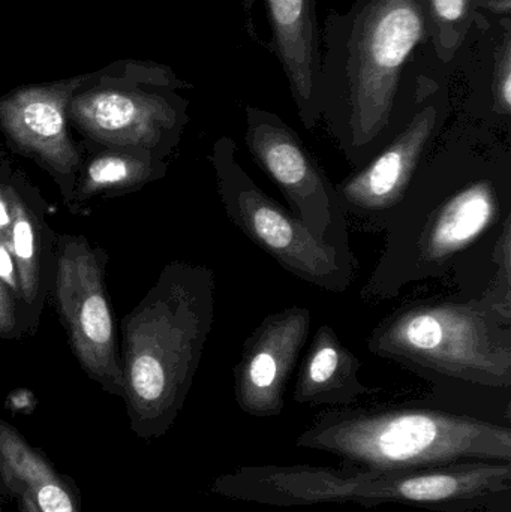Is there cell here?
Masks as SVG:
<instances>
[{"instance_id":"obj_6","label":"cell","mask_w":511,"mask_h":512,"mask_svg":"<svg viewBox=\"0 0 511 512\" xmlns=\"http://www.w3.org/2000/svg\"><path fill=\"white\" fill-rule=\"evenodd\" d=\"M215 315V276L171 264L126 324L125 394L135 435H165L191 390Z\"/></svg>"},{"instance_id":"obj_11","label":"cell","mask_w":511,"mask_h":512,"mask_svg":"<svg viewBox=\"0 0 511 512\" xmlns=\"http://www.w3.org/2000/svg\"><path fill=\"white\" fill-rule=\"evenodd\" d=\"M56 294L81 366L104 390L123 396L125 376L117 363L101 264L83 239L68 240L60 251Z\"/></svg>"},{"instance_id":"obj_10","label":"cell","mask_w":511,"mask_h":512,"mask_svg":"<svg viewBox=\"0 0 511 512\" xmlns=\"http://www.w3.org/2000/svg\"><path fill=\"white\" fill-rule=\"evenodd\" d=\"M245 144L255 164L278 186L288 210L312 234L347 254L348 215L336 185L327 179L311 150L294 129L272 111L245 108Z\"/></svg>"},{"instance_id":"obj_16","label":"cell","mask_w":511,"mask_h":512,"mask_svg":"<svg viewBox=\"0 0 511 512\" xmlns=\"http://www.w3.org/2000/svg\"><path fill=\"white\" fill-rule=\"evenodd\" d=\"M0 490L6 496L26 492L39 512H83L74 483L27 442L15 427L0 420Z\"/></svg>"},{"instance_id":"obj_3","label":"cell","mask_w":511,"mask_h":512,"mask_svg":"<svg viewBox=\"0 0 511 512\" xmlns=\"http://www.w3.org/2000/svg\"><path fill=\"white\" fill-rule=\"evenodd\" d=\"M366 346L429 382L428 402L511 426V324L474 298L408 301Z\"/></svg>"},{"instance_id":"obj_13","label":"cell","mask_w":511,"mask_h":512,"mask_svg":"<svg viewBox=\"0 0 511 512\" xmlns=\"http://www.w3.org/2000/svg\"><path fill=\"white\" fill-rule=\"evenodd\" d=\"M312 313L290 306L270 313L246 337L234 366V399L254 418L279 417L285 408L288 382L311 333Z\"/></svg>"},{"instance_id":"obj_21","label":"cell","mask_w":511,"mask_h":512,"mask_svg":"<svg viewBox=\"0 0 511 512\" xmlns=\"http://www.w3.org/2000/svg\"><path fill=\"white\" fill-rule=\"evenodd\" d=\"M0 280L6 286H9L12 291H17L18 280L15 276V265L12 262L11 254H9L8 245H6L2 236H0Z\"/></svg>"},{"instance_id":"obj_24","label":"cell","mask_w":511,"mask_h":512,"mask_svg":"<svg viewBox=\"0 0 511 512\" xmlns=\"http://www.w3.org/2000/svg\"><path fill=\"white\" fill-rule=\"evenodd\" d=\"M8 227H11V210L6 206L5 201L0 198V231Z\"/></svg>"},{"instance_id":"obj_8","label":"cell","mask_w":511,"mask_h":512,"mask_svg":"<svg viewBox=\"0 0 511 512\" xmlns=\"http://www.w3.org/2000/svg\"><path fill=\"white\" fill-rule=\"evenodd\" d=\"M210 164L225 215L243 236L303 282L327 292L350 288L356 277V256L318 239L290 210L269 197L240 164L230 137L213 144Z\"/></svg>"},{"instance_id":"obj_27","label":"cell","mask_w":511,"mask_h":512,"mask_svg":"<svg viewBox=\"0 0 511 512\" xmlns=\"http://www.w3.org/2000/svg\"><path fill=\"white\" fill-rule=\"evenodd\" d=\"M0 512H2V511H0Z\"/></svg>"},{"instance_id":"obj_7","label":"cell","mask_w":511,"mask_h":512,"mask_svg":"<svg viewBox=\"0 0 511 512\" xmlns=\"http://www.w3.org/2000/svg\"><path fill=\"white\" fill-rule=\"evenodd\" d=\"M170 66L122 59L89 72L68 105V119L90 140L129 150L170 149L188 123L191 89Z\"/></svg>"},{"instance_id":"obj_22","label":"cell","mask_w":511,"mask_h":512,"mask_svg":"<svg viewBox=\"0 0 511 512\" xmlns=\"http://www.w3.org/2000/svg\"><path fill=\"white\" fill-rule=\"evenodd\" d=\"M14 328V307L6 292L5 283L0 280V333Z\"/></svg>"},{"instance_id":"obj_1","label":"cell","mask_w":511,"mask_h":512,"mask_svg":"<svg viewBox=\"0 0 511 512\" xmlns=\"http://www.w3.org/2000/svg\"><path fill=\"white\" fill-rule=\"evenodd\" d=\"M511 221V150L482 128L441 134L384 219L383 252L363 300H392L413 283L482 271Z\"/></svg>"},{"instance_id":"obj_20","label":"cell","mask_w":511,"mask_h":512,"mask_svg":"<svg viewBox=\"0 0 511 512\" xmlns=\"http://www.w3.org/2000/svg\"><path fill=\"white\" fill-rule=\"evenodd\" d=\"M11 251L15 256L18 283L24 300L32 303L39 288V258L36 233L24 204L11 195Z\"/></svg>"},{"instance_id":"obj_23","label":"cell","mask_w":511,"mask_h":512,"mask_svg":"<svg viewBox=\"0 0 511 512\" xmlns=\"http://www.w3.org/2000/svg\"><path fill=\"white\" fill-rule=\"evenodd\" d=\"M9 498L15 499V502H17L18 512H39L36 510L32 498L26 492H14Z\"/></svg>"},{"instance_id":"obj_15","label":"cell","mask_w":511,"mask_h":512,"mask_svg":"<svg viewBox=\"0 0 511 512\" xmlns=\"http://www.w3.org/2000/svg\"><path fill=\"white\" fill-rule=\"evenodd\" d=\"M362 361L329 324L315 330L297 372L293 399L299 405L348 408L378 388L360 379Z\"/></svg>"},{"instance_id":"obj_14","label":"cell","mask_w":511,"mask_h":512,"mask_svg":"<svg viewBox=\"0 0 511 512\" xmlns=\"http://www.w3.org/2000/svg\"><path fill=\"white\" fill-rule=\"evenodd\" d=\"M86 74L18 87L0 98V129L54 173L71 176L80 156L68 134V105Z\"/></svg>"},{"instance_id":"obj_5","label":"cell","mask_w":511,"mask_h":512,"mask_svg":"<svg viewBox=\"0 0 511 512\" xmlns=\"http://www.w3.org/2000/svg\"><path fill=\"white\" fill-rule=\"evenodd\" d=\"M296 447L323 451L342 465L372 471H422L474 462L511 463V426L428 402L348 406L321 412Z\"/></svg>"},{"instance_id":"obj_18","label":"cell","mask_w":511,"mask_h":512,"mask_svg":"<svg viewBox=\"0 0 511 512\" xmlns=\"http://www.w3.org/2000/svg\"><path fill=\"white\" fill-rule=\"evenodd\" d=\"M488 39V123L510 126L511 119V17L495 18Z\"/></svg>"},{"instance_id":"obj_2","label":"cell","mask_w":511,"mask_h":512,"mask_svg":"<svg viewBox=\"0 0 511 512\" xmlns=\"http://www.w3.org/2000/svg\"><path fill=\"white\" fill-rule=\"evenodd\" d=\"M431 50L422 0H356L330 9L321 29V120L351 162L374 155L396 129L402 102Z\"/></svg>"},{"instance_id":"obj_17","label":"cell","mask_w":511,"mask_h":512,"mask_svg":"<svg viewBox=\"0 0 511 512\" xmlns=\"http://www.w3.org/2000/svg\"><path fill=\"white\" fill-rule=\"evenodd\" d=\"M429 45L435 59L450 69L480 14L479 0H422Z\"/></svg>"},{"instance_id":"obj_19","label":"cell","mask_w":511,"mask_h":512,"mask_svg":"<svg viewBox=\"0 0 511 512\" xmlns=\"http://www.w3.org/2000/svg\"><path fill=\"white\" fill-rule=\"evenodd\" d=\"M150 152L104 153L93 159L87 167L81 192L86 197L108 189L132 188L150 179L153 162Z\"/></svg>"},{"instance_id":"obj_9","label":"cell","mask_w":511,"mask_h":512,"mask_svg":"<svg viewBox=\"0 0 511 512\" xmlns=\"http://www.w3.org/2000/svg\"><path fill=\"white\" fill-rule=\"evenodd\" d=\"M446 71L434 53L423 60L405 120L375 158L336 185L348 216L381 228L402 200L449 119L452 104Z\"/></svg>"},{"instance_id":"obj_26","label":"cell","mask_w":511,"mask_h":512,"mask_svg":"<svg viewBox=\"0 0 511 512\" xmlns=\"http://www.w3.org/2000/svg\"><path fill=\"white\" fill-rule=\"evenodd\" d=\"M249 512H258V511H249Z\"/></svg>"},{"instance_id":"obj_4","label":"cell","mask_w":511,"mask_h":512,"mask_svg":"<svg viewBox=\"0 0 511 512\" xmlns=\"http://www.w3.org/2000/svg\"><path fill=\"white\" fill-rule=\"evenodd\" d=\"M210 492L272 507L405 505L434 512L486 511L511 499V463L474 462L422 471L341 465L242 466L219 475Z\"/></svg>"},{"instance_id":"obj_12","label":"cell","mask_w":511,"mask_h":512,"mask_svg":"<svg viewBox=\"0 0 511 512\" xmlns=\"http://www.w3.org/2000/svg\"><path fill=\"white\" fill-rule=\"evenodd\" d=\"M249 38L275 56L306 129L321 122L317 0H242Z\"/></svg>"},{"instance_id":"obj_25","label":"cell","mask_w":511,"mask_h":512,"mask_svg":"<svg viewBox=\"0 0 511 512\" xmlns=\"http://www.w3.org/2000/svg\"><path fill=\"white\" fill-rule=\"evenodd\" d=\"M486 512H511V499L492 505V507L488 508Z\"/></svg>"}]
</instances>
